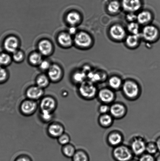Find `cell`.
I'll return each mask as SVG.
<instances>
[{"mask_svg":"<svg viewBox=\"0 0 160 161\" xmlns=\"http://www.w3.org/2000/svg\"><path fill=\"white\" fill-rule=\"evenodd\" d=\"M121 90L125 98L130 101L137 100L142 94L141 88L138 84L132 80L123 82Z\"/></svg>","mask_w":160,"mask_h":161,"instance_id":"6da1fadb","label":"cell"},{"mask_svg":"<svg viewBox=\"0 0 160 161\" xmlns=\"http://www.w3.org/2000/svg\"><path fill=\"white\" fill-rule=\"evenodd\" d=\"M99 90L95 83L86 80L78 86V93L84 100L90 101L97 97Z\"/></svg>","mask_w":160,"mask_h":161,"instance_id":"7a4b0ae2","label":"cell"},{"mask_svg":"<svg viewBox=\"0 0 160 161\" xmlns=\"http://www.w3.org/2000/svg\"><path fill=\"white\" fill-rule=\"evenodd\" d=\"M112 156L115 161H129L134 157L130 147L123 144L113 148Z\"/></svg>","mask_w":160,"mask_h":161,"instance_id":"3957f363","label":"cell"},{"mask_svg":"<svg viewBox=\"0 0 160 161\" xmlns=\"http://www.w3.org/2000/svg\"><path fill=\"white\" fill-rule=\"evenodd\" d=\"M147 142L141 136H136L131 139L129 146L134 157H139L146 153Z\"/></svg>","mask_w":160,"mask_h":161,"instance_id":"277c9868","label":"cell"},{"mask_svg":"<svg viewBox=\"0 0 160 161\" xmlns=\"http://www.w3.org/2000/svg\"><path fill=\"white\" fill-rule=\"evenodd\" d=\"M39 108L37 102L26 98L23 100L19 106L20 113L25 116H30L36 113Z\"/></svg>","mask_w":160,"mask_h":161,"instance_id":"5b68a950","label":"cell"},{"mask_svg":"<svg viewBox=\"0 0 160 161\" xmlns=\"http://www.w3.org/2000/svg\"><path fill=\"white\" fill-rule=\"evenodd\" d=\"M40 101L39 108L41 111L54 113L57 108V101L53 96H44Z\"/></svg>","mask_w":160,"mask_h":161,"instance_id":"8992f818","label":"cell"},{"mask_svg":"<svg viewBox=\"0 0 160 161\" xmlns=\"http://www.w3.org/2000/svg\"><path fill=\"white\" fill-rule=\"evenodd\" d=\"M116 92L109 87H105L99 90L97 98L101 103L111 105L115 102L116 97Z\"/></svg>","mask_w":160,"mask_h":161,"instance_id":"52a82bcc","label":"cell"},{"mask_svg":"<svg viewBox=\"0 0 160 161\" xmlns=\"http://www.w3.org/2000/svg\"><path fill=\"white\" fill-rule=\"evenodd\" d=\"M128 109L123 103L114 102L110 105L109 113L114 119H123L127 113Z\"/></svg>","mask_w":160,"mask_h":161,"instance_id":"ba28073f","label":"cell"},{"mask_svg":"<svg viewBox=\"0 0 160 161\" xmlns=\"http://www.w3.org/2000/svg\"><path fill=\"white\" fill-rule=\"evenodd\" d=\"M65 127L61 123L53 121L50 123L47 129V134L50 138L57 139L65 132Z\"/></svg>","mask_w":160,"mask_h":161,"instance_id":"9c48e42d","label":"cell"},{"mask_svg":"<svg viewBox=\"0 0 160 161\" xmlns=\"http://www.w3.org/2000/svg\"><path fill=\"white\" fill-rule=\"evenodd\" d=\"M20 45L19 40L14 36H8L3 42V47L5 51L12 54L19 49Z\"/></svg>","mask_w":160,"mask_h":161,"instance_id":"30bf717a","label":"cell"},{"mask_svg":"<svg viewBox=\"0 0 160 161\" xmlns=\"http://www.w3.org/2000/svg\"><path fill=\"white\" fill-rule=\"evenodd\" d=\"M92 39L89 34L84 31H80L75 35L74 42L81 48H87L91 44Z\"/></svg>","mask_w":160,"mask_h":161,"instance_id":"8fae6325","label":"cell"},{"mask_svg":"<svg viewBox=\"0 0 160 161\" xmlns=\"http://www.w3.org/2000/svg\"><path fill=\"white\" fill-rule=\"evenodd\" d=\"M47 75L52 83H59L62 80L64 72L60 66L57 64H52L51 67L47 71Z\"/></svg>","mask_w":160,"mask_h":161,"instance_id":"7c38bea8","label":"cell"},{"mask_svg":"<svg viewBox=\"0 0 160 161\" xmlns=\"http://www.w3.org/2000/svg\"><path fill=\"white\" fill-rule=\"evenodd\" d=\"M106 140L108 145L114 148L123 144L124 138L121 132L119 130H114L109 132Z\"/></svg>","mask_w":160,"mask_h":161,"instance_id":"4fadbf2b","label":"cell"},{"mask_svg":"<svg viewBox=\"0 0 160 161\" xmlns=\"http://www.w3.org/2000/svg\"><path fill=\"white\" fill-rule=\"evenodd\" d=\"M44 89L39 87L37 85H32L27 88L25 92L26 98L37 102L44 96Z\"/></svg>","mask_w":160,"mask_h":161,"instance_id":"5bb4252c","label":"cell"},{"mask_svg":"<svg viewBox=\"0 0 160 161\" xmlns=\"http://www.w3.org/2000/svg\"><path fill=\"white\" fill-rule=\"evenodd\" d=\"M142 36L147 41L154 42L159 38L160 36L159 30L153 25H148L142 30Z\"/></svg>","mask_w":160,"mask_h":161,"instance_id":"9a60e30c","label":"cell"},{"mask_svg":"<svg viewBox=\"0 0 160 161\" xmlns=\"http://www.w3.org/2000/svg\"><path fill=\"white\" fill-rule=\"evenodd\" d=\"M38 49L39 53L43 56H48L52 54L54 47L51 41L43 39L40 41L38 44Z\"/></svg>","mask_w":160,"mask_h":161,"instance_id":"2e32d148","label":"cell"},{"mask_svg":"<svg viewBox=\"0 0 160 161\" xmlns=\"http://www.w3.org/2000/svg\"><path fill=\"white\" fill-rule=\"evenodd\" d=\"M57 41L59 45L63 48H70L74 43V39L68 32H63L59 35Z\"/></svg>","mask_w":160,"mask_h":161,"instance_id":"e0dca14e","label":"cell"},{"mask_svg":"<svg viewBox=\"0 0 160 161\" xmlns=\"http://www.w3.org/2000/svg\"><path fill=\"white\" fill-rule=\"evenodd\" d=\"M122 6L125 11L134 13L140 8L141 2L140 0H123Z\"/></svg>","mask_w":160,"mask_h":161,"instance_id":"ac0fdd59","label":"cell"},{"mask_svg":"<svg viewBox=\"0 0 160 161\" xmlns=\"http://www.w3.org/2000/svg\"><path fill=\"white\" fill-rule=\"evenodd\" d=\"M110 33L113 38L117 40H121L124 38L126 32L123 27L119 25H114L110 28Z\"/></svg>","mask_w":160,"mask_h":161,"instance_id":"d6986e66","label":"cell"},{"mask_svg":"<svg viewBox=\"0 0 160 161\" xmlns=\"http://www.w3.org/2000/svg\"><path fill=\"white\" fill-rule=\"evenodd\" d=\"M114 119L110 113L100 114L98 118V122L100 127L107 129L112 125Z\"/></svg>","mask_w":160,"mask_h":161,"instance_id":"ffe728a7","label":"cell"},{"mask_svg":"<svg viewBox=\"0 0 160 161\" xmlns=\"http://www.w3.org/2000/svg\"><path fill=\"white\" fill-rule=\"evenodd\" d=\"M66 20L70 26H76L81 22V16L79 13L71 11L67 14Z\"/></svg>","mask_w":160,"mask_h":161,"instance_id":"44dd1931","label":"cell"},{"mask_svg":"<svg viewBox=\"0 0 160 161\" xmlns=\"http://www.w3.org/2000/svg\"><path fill=\"white\" fill-rule=\"evenodd\" d=\"M36 85L42 89L48 88L51 83L48 75L45 74H41L38 75L35 80Z\"/></svg>","mask_w":160,"mask_h":161,"instance_id":"7402d4cb","label":"cell"},{"mask_svg":"<svg viewBox=\"0 0 160 161\" xmlns=\"http://www.w3.org/2000/svg\"><path fill=\"white\" fill-rule=\"evenodd\" d=\"M123 83L121 79L116 76L111 77L108 80L109 87L115 92L121 90Z\"/></svg>","mask_w":160,"mask_h":161,"instance_id":"603a6c76","label":"cell"},{"mask_svg":"<svg viewBox=\"0 0 160 161\" xmlns=\"http://www.w3.org/2000/svg\"><path fill=\"white\" fill-rule=\"evenodd\" d=\"M76 150L75 146L70 143L62 146L61 148V152L63 155L68 158H72Z\"/></svg>","mask_w":160,"mask_h":161,"instance_id":"cb8c5ba5","label":"cell"},{"mask_svg":"<svg viewBox=\"0 0 160 161\" xmlns=\"http://www.w3.org/2000/svg\"><path fill=\"white\" fill-rule=\"evenodd\" d=\"M71 159L72 161H90V157L86 151L80 149L77 150Z\"/></svg>","mask_w":160,"mask_h":161,"instance_id":"d4e9b609","label":"cell"},{"mask_svg":"<svg viewBox=\"0 0 160 161\" xmlns=\"http://www.w3.org/2000/svg\"><path fill=\"white\" fill-rule=\"evenodd\" d=\"M13 61L10 53L6 51L0 53V66L6 67L9 66Z\"/></svg>","mask_w":160,"mask_h":161,"instance_id":"484cf974","label":"cell"},{"mask_svg":"<svg viewBox=\"0 0 160 161\" xmlns=\"http://www.w3.org/2000/svg\"><path fill=\"white\" fill-rule=\"evenodd\" d=\"M43 60V56L39 52L31 53L29 58L30 64L34 66H39Z\"/></svg>","mask_w":160,"mask_h":161,"instance_id":"4316f807","label":"cell"},{"mask_svg":"<svg viewBox=\"0 0 160 161\" xmlns=\"http://www.w3.org/2000/svg\"><path fill=\"white\" fill-rule=\"evenodd\" d=\"M54 114L50 112L40 110L39 118L42 122L44 124H50L53 122V120L54 118Z\"/></svg>","mask_w":160,"mask_h":161,"instance_id":"83f0119b","label":"cell"},{"mask_svg":"<svg viewBox=\"0 0 160 161\" xmlns=\"http://www.w3.org/2000/svg\"><path fill=\"white\" fill-rule=\"evenodd\" d=\"M152 18V14L148 11H142L137 15V20L141 24H145L149 22Z\"/></svg>","mask_w":160,"mask_h":161,"instance_id":"f1b7e54d","label":"cell"},{"mask_svg":"<svg viewBox=\"0 0 160 161\" xmlns=\"http://www.w3.org/2000/svg\"><path fill=\"white\" fill-rule=\"evenodd\" d=\"M87 76L85 72L84 71L76 72L73 74L72 77V80L73 83L79 86L81 83L85 81Z\"/></svg>","mask_w":160,"mask_h":161,"instance_id":"f546056e","label":"cell"},{"mask_svg":"<svg viewBox=\"0 0 160 161\" xmlns=\"http://www.w3.org/2000/svg\"><path fill=\"white\" fill-rule=\"evenodd\" d=\"M140 39V34H132L126 38V42L128 47L134 48L139 43Z\"/></svg>","mask_w":160,"mask_h":161,"instance_id":"4dcf8cb0","label":"cell"},{"mask_svg":"<svg viewBox=\"0 0 160 161\" xmlns=\"http://www.w3.org/2000/svg\"><path fill=\"white\" fill-rule=\"evenodd\" d=\"M159 152L156 142L150 141L147 143L146 153L155 155Z\"/></svg>","mask_w":160,"mask_h":161,"instance_id":"1f68e13d","label":"cell"},{"mask_svg":"<svg viewBox=\"0 0 160 161\" xmlns=\"http://www.w3.org/2000/svg\"><path fill=\"white\" fill-rule=\"evenodd\" d=\"M13 61L16 63H20L23 61L25 58V54L23 51L18 49L12 53Z\"/></svg>","mask_w":160,"mask_h":161,"instance_id":"d6a6232c","label":"cell"},{"mask_svg":"<svg viewBox=\"0 0 160 161\" xmlns=\"http://www.w3.org/2000/svg\"><path fill=\"white\" fill-rule=\"evenodd\" d=\"M6 68L0 66V85L6 83L9 79V74Z\"/></svg>","mask_w":160,"mask_h":161,"instance_id":"836d02e7","label":"cell"},{"mask_svg":"<svg viewBox=\"0 0 160 161\" xmlns=\"http://www.w3.org/2000/svg\"><path fill=\"white\" fill-rule=\"evenodd\" d=\"M58 143L61 146H65L70 143V137L66 132H64L57 139Z\"/></svg>","mask_w":160,"mask_h":161,"instance_id":"e575fe53","label":"cell"},{"mask_svg":"<svg viewBox=\"0 0 160 161\" xmlns=\"http://www.w3.org/2000/svg\"><path fill=\"white\" fill-rule=\"evenodd\" d=\"M120 8V4L118 2L113 1L109 3L108 6V10L111 13H116Z\"/></svg>","mask_w":160,"mask_h":161,"instance_id":"d590c367","label":"cell"},{"mask_svg":"<svg viewBox=\"0 0 160 161\" xmlns=\"http://www.w3.org/2000/svg\"><path fill=\"white\" fill-rule=\"evenodd\" d=\"M128 31L132 34H139V27L137 23L134 22H131L127 26Z\"/></svg>","mask_w":160,"mask_h":161,"instance_id":"8d00e7d4","label":"cell"},{"mask_svg":"<svg viewBox=\"0 0 160 161\" xmlns=\"http://www.w3.org/2000/svg\"><path fill=\"white\" fill-rule=\"evenodd\" d=\"M139 161H156V158L154 155L145 153L139 157Z\"/></svg>","mask_w":160,"mask_h":161,"instance_id":"74e56055","label":"cell"},{"mask_svg":"<svg viewBox=\"0 0 160 161\" xmlns=\"http://www.w3.org/2000/svg\"><path fill=\"white\" fill-rule=\"evenodd\" d=\"M110 105L108 104L101 103L98 108V111L100 114H106L109 113Z\"/></svg>","mask_w":160,"mask_h":161,"instance_id":"f35d334b","label":"cell"},{"mask_svg":"<svg viewBox=\"0 0 160 161\" xmlns=\"http://www.w3.org/2000/svg\"><path fill=\"white\" fill-rule=\"evenodd\" d=\"M51 64L49 61L47 60L43 59L39 64V67L41 70L44 71H48L50 67H51Z\"/></svg>","mask_w":160,"mask_h":161,"instance_id":"ab89813d","label":"cell"},{"mask_svg":"<svg viewBox=\"0 0 160 161\" xmlns=\"http://www.w3.org/2000/svg\"><path fill=\"white\" fill-rule=\"evenodd\" d=\"M14 161H33V160L29 156L23 154L18 156Z\"/></svg>","mask_w":160,"mask_h":161,"instance_id":"60d3db41","label":"cell"},{"mask_svg":"<svg viewBox=\"0 0 160 161\" xmlns=\"http://www.w3.org/2000/svg\"><path fill=\"white\" fill-rule=\"evenodd\" d=\"M126 18L128 21L133 22L134 20H137V15H135L134 13L130 12V13L127 15Z\"/></svg>","mask_w":160,"mask_h":161,"instance_id":"b9f144b4","label":"cell"},{"mask_svg":"<svg viewBox=\"0 0 160 161\" xmlns=\"http://www.w3.org/2000/svg\"><path fill=\"white\" fill-rule=\"evenodd\" d=\"M77 29L76 26H70V28H69L68 31V33L69 34L71 35H73L76 34Z\"/></svg>","mask_w":160,"mask_h":161,"instance_id":"7bdbcfd3","label":"cell"},{"mask_svg":"<svg viewBox=\"0 0 160 161\" xmlns=\"http://www.w3.org/2000/svg\"><path fill=\"white\" fill-rule=\"evenodd\" d=\"M156 142L157 145L158 151H159V152H160V136L157 139Z\"/></svg>","mask_w":160,"mask_h":161,"instance_id":"ee69618b","label":"cell"},{"mask_svg":"<svg viewBox=\"0 0 160 161\" xmlns=\"http://www.w3.org/2000/svg\"><path fill=\"white\" fill-rule=\"evenodd\" d=\"M156 161H160V154L156 158Z\"/></svg>","mask_w":160,"mask_h":161,"instance_id":"f6af8a7d","label":"cell"},{"mask_svg":"<svg viewBox=\"0 0 160 161\" xmlns=\"http://www.w3.org/2000/svg\"><path fill=\"white\" fill-rule=\"evenodd\" d=\"M129 161H139L138 160H136V159H135L134 158L132 159L131 160H130Z\"/></svg>","mask_w":160,"mask_h":161,"instance_id":"bcb514c9","label":"cell"}]
</instances>
